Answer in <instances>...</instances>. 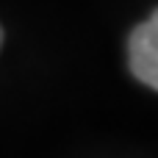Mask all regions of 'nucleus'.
<instances>
[{"label":"nucleus","mask_w":158,"mask_h":158,"mask_svg":"<svg viewBox=\"0 0 158 158\" xmlns=\"http://www.w3.org/2000/svg\"><path fill=\"white\" fill-rule=\"evenodd\" d=\"M0 44H3V31H0Z\"/></svg>","instance_id":"f03ea898"},{"label":"nucleus","mask_w":158,"mask_h":158,"mask_svg":"<svg viewBox=\"0 0 158 158\" xmlns=\"http://www.w3.org/2000/svg\"><path fill=\"white\" fill-rule=\"evenodd\" d=\"M128 58H131V69L133 75L150 86L158 89V17L153 14L150 19H144L128 42Z\"/></svg>","instance_id":"f257e3e1"}]
</instances>
